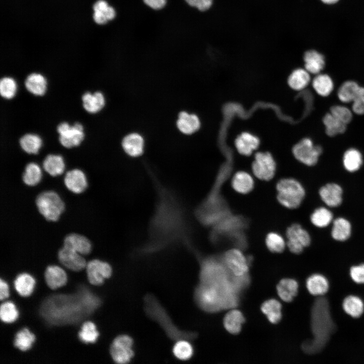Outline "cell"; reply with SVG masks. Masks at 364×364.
Masks as SVG:
<instances>
[{
	"instance_id": "obj_43",
	"label": "cell",
	"mask_w": 364,
	"mask_h": 364,
	"mask_svg": "<svg viewBox=\"0 0 364 364\" xmlns=\"http://www.w3.org/2000/svg\"><path fill=\"white\" fill-rule=\"evenodd\" d=\"M18 85L12 76H5L0 79V95L5 100H12L16 97Z\"/></svg>"
},
{
	"instance_id": "obj_11",
	"label": "cell",
	"mask_w": 364,
	"mask_h": 364,
	"mask_svg": "<svg viewBox=\"0 0 364 364\" xmlns=\"http://www.w3.org/2000/svg\"><path fill=\"white\" fill-rule=\"evenodd\" d=\"M57 259L59 265L76 272L84 270L87 262L84 256L64 246L59 249Z\"/></svg>"
},
{
	"instance_id": "obj_3",
	"label": "cell",
	"mask_w": 364,
	"mask_h": 364,
	"mask_svg": "<svg viewBox=\"0 0 364 364\" xmlns=\"http://www.w3.org/2000/svg\"><path fill=\"white\" fill-rule=\"evenodd\" d=\"M144 309L147 315L158 323L171 339L175 341L180 340L190 341L196 337L197 335L194 332L179 329L154 295L148 294L145 296Z\"/></svg>"
},
{
	"instance_id": "obj_48",
	"label": "cell",
	"mask_w": 364,
	"mask_h": 364,
	"mask_svg": "<svg viewBox=\"0 0 364 364\" xmlns=\"http://www.w3.org/2000/svg\"><path fill=\"white\" fill-rule=\"evenodd\" d=\"M265 243L267 248L271 252L280 253L285 248V242L283 237L276 233H269L266 238Z\"/></svg>"
},
{
	"instance_id": "obj_8",
	"label": "cell",
	"mask_w": 364,
	"mask_h": 364,
	"mask_svg": "<svg viewBox=\"0 0 364 364\" xmlns=\"http://www.w3.org/2000/svg\"><path fill=\"white\" fill-rule=\"evenodd\" d=\"M85 272L89 283L94 286L102 285L112 274L110 264L104 259L94 258L87 260Z\"/></svg>"
},
{
	"instance_id": "obj_5",
	"label": "cell",
	"mask_w": 364,
	"mask_h": 364,
	"mask_svg": "<svg viewBox=\"0 0 364 364\" xmlns=\"http://www.w3.org/2000/svg\"><path fill=\"white\" fill-rule=\"evenodd\" d=\"M277 199L284 206L294 209L302 202L305 190L300 183L291 178H283L277 184Z\"/></svg>"
},
{
	"instance_id": "obj_53",
	"label": "cell",
	"mask_w": 364,
	"mask_h": 364,
	"mask_svg": "<svg viewBox=\"0 0 364 364\" xmlns=\"http://www.w3.org/2000/svg\"><path fill=\"white\" fill-rule=\"evenodd\" d=\"M143 4L153 11H159L164 9L168 0H142Z\"/></svg>"
},
{
	"instance_id": "obj_36",
	"label": "cell",
	"mask_w": 364,
	"mask_h": 364,
	"mask_svg": "<svg viewBox=\"0 0 364 364\" xmlns=\"http://www.w3.org/2000/svg\"><path fill=\"white\" fill-rule=\"evenodd\" d=\"M254 180L247 172L241 171L235 174L232 179L234 189L241 194L249 193L254 187Z\"/></svg>"
},
{
	"instance_id": "obj_32",
	"label": "cell",
	"mask_w": 364,
	"mask_h": 364,
	"mask_svg": "<svg viewBox=\"0 0 364 364\" xmlns=\"http://www.w3.org/2000/svg\"><path fill=\"white\" fill-rule=\"evenodd\" d=\"M277 290L280 297L284 301L289 302L297 294L298 284L294 279H283L278 284Z\"/></svg>"
},
{
	"instance_id": "obj_52",
	"label": "cell",
	"mask_w": 364,
	"mask_h": 364,
	"mask_svg": "<svg viewBox=\"0 0 364 364\" xmlns=\"http://www.w3.org/2000/svg\"><path fill=\"white\" fill-rule=\"evenodd\" d=\"M352 280L357 284H364V263L352 266L350 269Z\"/></svg>"
},
{
	"instance_id": "obj_34",
	"label": "cell",
	"mask_w": 364,
	"mask_h": 364,
	"mask_svg": "<svg viewBox=\"0 0 364 364\" xmlns=\"http://www.w3.org/2000/svg\"><path fill=\"white\" fill-rule=\"evenodd\" d=\"M312 86L315 92L320 96H329L334 89V82L332 78L327 74L319 73L312 80Z\"/></svg>"
},
{
	"instance_id": "obj_39",
	"label": "cell",
	"mask_w": 364,
	"mask_h": 364,
	"mask_svg": "<svg viewBox=\"0 0 364 364\" xmlns=\"http://www.w3.org/2000/svg\"><path fill=\"white\" fill-rule=\"evenodd\" d=\"M282 305L277 300L270 299L264 302L261 306L262 312L272 324L278 323L282 318Z\"/></svg>"
},
{
	"instance_id": "obj_19",
	"label": "cell",
	"mask_w": 364,
	"mask_h": 364,
	"mask_svg": "<svg viewBox=\"0 0 364 364\" xmlns=\"http://www.w3.org/2000/svg\"><path fill=\"white\" fill-rule=\"evenodd\" d=\"M24 86L25 89L35 97L44 96L48 90L49 82L47 77L39 72H32L25 77Z\"/></svg>"
},
{
	"instance_id": "obj_24",
	"label": "cell",
	"mask_w": 364,
	"mask_h": 364,
	"mask_svg": "<svg viewBox=\"0 0 364 364\" xmlns=\"http://www.w3.org/2000/svg\"><path fill=\"white\" fill-rule=\"evenodd\" d=\"M43 173L39 163L35 161H29L24 166L21 175L22 181L28 187H35L41 181Z\"/></svg>"
},
{
	"instance_id": "obj_4",
	"label": "cell",
	"mask_w": 364,
	"mask_h": 364,
	"mask_svg": "<svg viewBox=\"0 0 364 364\" xmlns=\"http://www.w3.org/2000/svg\"><path fill=\"white\" fill-rule=\"evenodd\" d=\"M35 204L39 213L49 221L59 220L65 210L64 200L53 190H46L38 193Z\"/></svg>"
},
{
	"instance_id": "obj_30",
	"label": "cell",
	"mask_w": 364,
	"mask_h": 364,
	"mask_svg": "<svg viewBox=\"0 0 364 364\" xmlns=\"http://www.w3.org/2000/svg\"><path fill=\"white\" fill-rule=\"evenodd\" d=\"M36 340L35 335L29 329L22 328L16 332L12 343L16 348L22 352H25L32 348Z\"/></svg>"
},
{
	"instance_id": "obj_29",
	"label": "cell",
	"mask_w": 364,
	"mask_h": 364,
	"mask_svg": "<svg viewBox=\"0 0 364 364\" xmlns=\"http://www.w3.org/2000/svg\"><path fill=\"white\" fill-rule=\"evenodd\" d=\"M94 21L99 24H104L113 20L116 13L113 7L109 5L105 0H99L93 6Z\"/></svg>"
},
{
	"instance_id": "obj_46",
	"label": "cell",
	"mask_w": 364,
	"mask_h": 364,
	"mask_svg": "<svg viewBox=\"0 0 364 364\" xmlns=\"http://www.w3.org/2000/svg\"><path fill=\"white\" fill-rule=\"evenodd\" d=\"M332 219V212L325 207H319L316 209L310 216L312 223L318 228H324L328 226L331 222Z\"/></svg>"
},
{
	"instance_id": "obj_17",
	"label": "cell",
	"mask_w": 364,
	"mask_h": 364,
	"mask_svg": "<svg viewBox=\"0 0 364 364\" xmlns=\"http://www.w3.org/2000/svg\"><path fill=\"white\" fill-rule=\"evenodd\" d=\"M44 279L47 286L51 290H57L66 285L68 277L64 267L54 264L49 265L46 267Z\"/></svg>"
},
{
	"instance_id": "obj_23",
	"label": "cell",
	"mask_w": 364,
	"mask_h": 364,
	"mask_svg": "<svg viewBox=\"0 0 364 364\" xmlns=\"http://www.w3.org/2000/svg\"><path fill=\"white\" fill-rule=\"evenodd\" d=\"M18 143L21 150L29 155H38L43 146L41 137L33 132H26L21 135Z\"/></svg>"
},
{
	"instance_id": "obj_47",
	"label": "cell",
	"mask_w": 364,
	"mask_h": 364,
	"mask_svg": "<svg viewBox=\"0 0 364 364\" xmlns=\"http://www.w3.org/2000/svg\"><path fill=\"white\" fill-rule=\"evenodd\" d=\"M193 351L192 346L187 340L176 341L173 348L174 355L180 360L190 359L193 354Z\"/></svg>"
},
{
	"instance_id": "obj_35",
	"label": "cell",
	"mask_w": 364,
	"mask_h": 364,
	"mask_svg": "<svg viewBox=\"0 0 364 364\" xmlns=\"http://www.w3.org/2000/svg\"><path fill=\"white\" fill-rule=\"evenodd\" d=\"M245 318L243 313L237 309L228 312L223 318V325L228 332L232 334H237L241 330Z\"/></svg>"
},
{
	"instance_id": "obj_14",
	"label": "cell",
	"mask_w": 364,
	"mask_h": 364,
	"mask_svg": "<svg viewBox=\"0 0 364 364\" xmlns=\"http://www.w3.org/2000/svg\"><path fill=\"white\" fill-rule=\"evenodd\" d=\"M286 235L288 248L295 254L302 252L304 248L308 246L311 243L309 234L299 224H293L289 226Z\"/></svg>"
},
{
	"instance_id": "obj_33",
	"label": "cell",
	"mask_w": 364,
	"mask_h": 364,
	"mask_svg": "<svg viewBox=\"0 0 364 364\" xmlns=\"http://www.w3.org/2000/svg\"><path fill=\"white\" fill-rule=\"evenodd\" d=\"M306 287L308 292L314 296H323L329 290V282L323 275L313 274L306 280Z\"/></svg>"
},
{
	"instance_id": "obj_7",
	"label": "cell",
	"mask_w": 364,
	"mask_h": 364,
	"mask_svg": "<svg viewBox=\"0 0 364 364\" xmlns=\"http://www.w3.org/2000/svg\"><path fill=\"white\" fill-rule=\"evenodd\" d=\"M194 295L196 304L204 311L213 313L223 309L221 295L213 286L199 283Z\"/></svg>"
},
{
	"instance_id": "obj_21",
	"label": "cell",
	"mask_w": 364,
	"mask_h": 364,
	"mask_svg": "<svg viewBox=\"0 0 364 364\" xmlns=\"http://www.w3.org/2000/svg\"><path fill=\"white\" fill-rule=\"evenodd\" d=\"M121 147L128 156L131 158L140 157L144 153L145 149L144 137L138 132L128 133L122 139Z\"/></svg>"
},
{
	"instance_id": "obj_13",
	"label": "cell",
	"mask_w": 364,
	"mask_h": 364,
	"mask_svg": "<svg viewBox=\"0 0 364 364\" xmlns=\"http://www.w3.org/2000/svg\"><path fill=\"white\" fill-rule=\"evenodd\" d=\"M63 181L68 191L76 195L84 193L88 187L86 173L82 169L77 167L66 170L63 175Z\"/></svg>"
},
{
	"instance_id": "obj_54",
	"label": "cell",
	"mask_w": 364,
	"mask_h": 364,
	"mask_svg": "<svg viewBox=\"0 0 364 364\" xmlns=\"http://www.w3.org/2000/svg\"><path fill=\"white\" fill-rule=\"evenodd\" d=\"M10 288L7 282L1 278L0 279V300L5 301L10 297Z\"/></svg>"
},
{
	"instance_id": "obj_45",
	"label": "cell",
	"mask_w": 364,
	"mask_h": 364,
	"mask_svg": "<svg viewBox=\"0 0 364 364\" xmlns=\"http://www.w3.org/2000/svg\"><path fill=\"white\" fill-rule=\"evenodd\" d=\"M19 312L16 305L12 301H7L1 303L0 318L5 324H12L19 317Z\"/></svg>"
},
{
	"instance_id": "obj_28",
	"label": "cell",
	"mask_w": 364,
	"mask_h": 364,
	"mask_svg": "<svg viewBox=\"0 0 364 364\" xmlns=\"http://www.w3.org/2000/svg\"><path fill=\"white\" fill-rule=\"evenodd\" d=\"M304 68L310 73H320L325 66L324 56L314 50L306 51L303 55Z\"/></svg>"
},
{
	"instance_id": "obj_37",
	"label": "cell",
	"mask_w": 364,
	"mask_h": 364,
	"mask_svg": "<svg viewBox=\"0 0 364 364\" xmlns=\"http://www.w3.org/2000/svg\"><path fill=\"white\" fill-rule=\"evenodd\" d=\"M77 334L81 342L86 344L96 343L100 335L96 324L92 321L82 324Z\"/></svg>"
},
{
	"instance_id": "obj_27",
	"label": "cell",
	"mask_w": 364,
	"mask_h": 364,
	"mask_svg": "<svg viewBox=\"0 0 364 364\" xmlns=\"http://www.w3.org/2000/svg\"><path fill=\"white\" fill-rule=\"evenodd\" d=\"M259 139L248 132L241 133L235 140V144L238 152L245 156L250 155L259 145Z\"/></svg>"
},
{
	"instance_id": "obj_12",
	"label": "cell",
	"mask_w": 364,
	"mask_h": 364,
	"mask_svg": "<svg viewBox=\"0 0 364 364\" xmlns=\"http://www.w3.org/2000/svg\"><path fill=\"white\" fill-rule=\"evenodd\" d=\"M276 168L275 161L270 153L259 152L255 154L252 169L257 178L264 180L271 179L275 174Z\"/></svg>"
},
{
	"instance_id": "obj_31",
	"label": "cell",
	"mask_w": 364,
	"mask_h": 364,
	"mask_svg": "<svg viewBox=\"0 0 364 364\" xmlns=\"http://www.w3.org/2000/svg\"><path fill=\"white\" fill-rule=\"evenodd\" d=\"M310 80V73L305 68H299L294 70L290 74L288 83L291 88L299 91L306 88Z\"/></svg>"
},
{
	"instance_id": "obj_44",
	"label": "cell",
	"mask_w": 364,
	"mask_h": 364,
	"mask_svg": "<svg viewBox=\"0 0 364 364\" xmlns=\"http://www.w3.org/2000/svg\"><path fill=\"white\" fill-rule=\"evenodd\" d=\"M342 305L345 312L354 318L359 317L364 311L363 302L356 296L346 297L343 300Z\"/></svg>"
},
{
	"instance_id": "obj_40",
	"label": "cell",
	"mask_w": 364,
	"mask_h": 364,
	"mask_svg": "<svg viewBox=\"0 0 364 364\" xmlns=\"http://www.w3.org/2000/svg\"><path fill=\"white\" fill-rule=\"evenodd\" d=\"M362 163V156L357 149L350 148L344 153L343 164L346 170L353 172L358 170Z\"/></svg>"
},
{
	"instance_id": "obj_55",
	"label": "cell",
	"mask_w": 364,
	"mask_h": 364,
	"mask_svg": "<svg viewBox=\"0 0 364 364\" xmlns=\"http://www.w3.org/2000/svg\"><path fill=\"white\" fill-rule=\"evenodd\" d=\"M339 0H321V1L325 4L333 5L339 2Z\"/></svg>"
},
{
	"instance_id": "obj_6",
	"label": "cell",
	"mask_w": 364,
	"mask_h": 364,
	"mask_svg": "<svg viewBox=\"0 0 364 364\" xmlns=\"http://www.w3.org/2000/svg\"><path fill=\"white\" fill-rule=\"evenodd\" d=\"M56 131L60 145L66 149H71L80 146L86 136L85 127L79 121L70 124L62 121L57 124Z\"/></svg>"
},
{
	"instance_id": "obj_41",
	"label": "cell",
	"mask_w": 364,
	"mask_h": 364,
	"mask_svg": "<svg viewBox=\"0 0 364 364\" xmlns=\"http://www.w3.org/2000/svg\"><path fill=\"white\" fill-rule=\"evenodd\" d=\"M325 126V132L330 137L343 133L346 130V124L342 123L330 112L325 115L323 119Z\"/></svg>"
},
{
	"instance_id": "obj_38",
	"label": "cell",
	"mask_w": 364,
	"mask_h": 364,
	"mask_svg": "<svg viewBox=\"0 0 364 364\" xmlns=\"http://www.w3.org/2000/svg\"><path fill=\"white\" fill-rule=\"evenodd\" d=\"M351 232V224L346 219L338 217L333 221L331 235L334 240L344 241L350 237Z\"/></svg>"
},
{
	"instance_id": "obj_50",
	"label": "cell",
	"mask_w": 364,
	"mask_h": 364,
	"mask_svg": "<svg viewBox=\"0 0 364 364\" xmlns=\"http://www.w3.org/2000/svg\"><path fill=\"white\" fill-rule=\"evenodd\" d=\"M352 110L356 114H364V87L359 86L357 95L352 102Z\"/></svg>"
},
{
	"instance_id": "obj_18",
	"label": "cell",
	"mask_w": 364,
	"mask_h": 364,
	"mask_svg": "<svg viewBox=\"0 0 364 364\" xmlns=\"http://www.w3.org/2000/svg\"><path fill=\"white\" fill-rule=\"evenodd\" d=\"M40 165L44 173L54 177L63 175L66 170L65 158L60 153L47 154L42 160Z\"/></svg>"
},
{
	"instance_id": "obj_20",
	"label": "cell",
	"mask_w": 364,
	"mask_h": 364,
	"mask_svg": "<svg viewBox=\"0 0 364 364\" xmlns=\"http://www.w3.org/2000/svg\"><path fill=\"white\" fill-rule=\"evenodd\" d=\"M83 109L88 114H96L105 108L106 104L104 94L100 90L85 91L81 97Z\"/></svg>"
},
{
	"instance_id": "obj_49",
	"label": "cell",
	"mask_w": 364,
	"mask_h": 364,
	"mask_svg": "<svg viewBox=\"0 0 364 364\" xmlns=\"http://www.w3.org/2000/svg\"><path fill=\"white\" fill-rule=\"evenodd\" d=\"M330 112L338 120L347 124L352 119V112L347 107L342 105H334L331 107Z\"/></svg>"
},
{
	"instance_id": "obj_26",
	"label": "cell",
	"mask_w": 364,
	"mask_h": 364,
	"mask_svg": "<svg viewBox=\"0 0 364 364\" xmlns=\"http://www.w3.org/2000/svg\"><path fill=\"white\" fill-rule=\"evenodd\" d=\"M13 286L19 295L24 298L28 297L34 291L36 280L31 274L23 272L16 277Z\"/></svg>"
},
{
	"instance_id": "obj_9",
	"label": "cell",
	"mask_w": 364,
	"mask_h": 364,
	"mask_svg": "<svg viewBox=\"0 0 364 364\" xmlns=\"http://www.w3.org/2000/svg\"><path fill=\"white\" fill-rule=\"evenodd\" d=\"M322 152V147L314 145L312 140L308 138L302 139L295 144L292 149L295 158L308 166L315 165Z\"/></svg>"
},
{
	"instance_id": "obj_51",
	"label": "cell",
	"mask_w": 364,
	"mask_h": 364,
	"mask_svg": "<svg viewBox=\"0 0 364 364\" xmlns=\"http://www.w3.org/2000/svg\"><path fill=\"white\" fill-rule=\"evenodd\" d=\"M186 4L203 12L209 10L213 4L214 0H184Z\"/></svg>"
},
{
	"instance_id": "obj_42",
	"label": "cell",
	"mask_w": 364,
	"mask_h": 364,
	"mask_svg": "<svg viewBox=\"0 0 364 364\" xmlns=\"http://www.w3.org/2000/svg\"><path fill=\"white\" fill-rule=\"evenodd\" d=\"M359 86L353 80L344 82L338 89L337 97L339 100L344 103L352 102L357 95Z\"/></svg>"
},
{
	"instance_id": "obj_16",
	"label": "cell",
	"mask_w": 364,
	"mask_h": 364,
	"mask_svg": "<svg viewBox=\"0 0 364 364\" xmlns=\"http://www.w3.org/2000/svg\"><path fill=\"white\" fill-rule=\"evenodd\" d=\"M63 246L73 250L85 257L90 254L93 249V244L89 238L83 234L75 232L65 235Z\"/></svg>"
},
{
	"instance_id": "obj_22",
	"label": "cell",
	"mask_w": 364,
	"mask_h": 364,
	"mask_svg": "<svg viewBox=\"0 0 364 364\" xmlns=\"http://www.w3.org/2000/svg\"><path fill=\"white\" fill-rule=\"evenodd\" d=\"M176 125L181 133L186 135H191L200 129L201 122L196 114L181 111L178 114Z\"/></svg>"
},
{
	"instance_id": "obj_10",
	"label": "cell",
	"mask_w": 364,
	"mask_h": 364,
	"mask_svg": "<svg viewBox=\"0 0 364 364\" xmlns=\"http://www.w3.org/2000/svg\"><path fill=\"white\" fill-rule=\"evenodd\" d=\"M132 339L126 335L117 336L110 347V354L113 361L118 364L128 363L134 355L132 349Z\"/></svg>"
},
{
	"instance_id": "obj_15",
	"label": "cell",
	"mask_w": 364,
	"mask_h": 364,
	"mask_svg": "<svg viewBox=\"0 0 364 364\" xmlns=\"http://www.w3.org/2000/svg\"><path fill=\"white\" fill-rule=\"evenodd\" d=\"M221 258L226 267L234 275L240 276L248 273L250 259L239 249L227 251Z\"/></svg>"
},
{
	"instance_id": "obj_25",
	"label": "cell",
	"mask_w": 364,
	"mask_h": 364,
	"mask_svg": "<svg viewBox=\"0 0 364 364\" xmlns=\"http://www.w3.org/2000/svg\"><path fill=\"white\" fill-rule=\"evenodd\" d=\"M343 190L335 183H329L323 186L319 191L323 201L330 207H337L342 201Z\"/></svg>"
},
{
	"instance_id": "obj_1",
	"label": "cell",
	"mask_w": 364,
	"mask_h": 364,
	"mask_svg": "<svg viewBox=\"0 0 364 364\" xmlns=\"http://www.w3.org/2000/svg\"><path fill=\"white\" fill-rule=\"evenodd\" d=\"M157 199L149 227V240L139 254L160 251L177 243L189 244L187 218L177 198L169 190L157 186Z\"/></svg>"
},
{
	"instance_id": "obj_2",
	"label": "cell",
	"mask_w": 364,
	"mask_h": 364,
	"mask_svg": "<svg viewBox=\"0 0 364 364\" xmlns=\"http://www.w3.org/2000/svg\"><path fill=\"white\" fill-rule=\"evenodd\" d=\"M311 329L313 338L304 341L301 348L307 354H315L324 349L337 329L331 315L329 301L323 296L317 297L312 306Z\"/></svg>"
}]
</instances>
